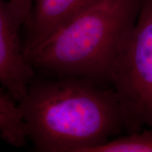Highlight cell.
<instances>
[{
  "mask_svg": "<svg viewBox=\"0 0 152 152\" xmlns=\"http://www.w3.org/2000/svg\"><path fill=\"white\" fill-rule=\"evenodd\" d=\"M142 0H99L56 32L28 62L42 75L107 82Z\"/></svg>",
  "mask_w": 152,
  "mask_h": 152,
  "instance_id": "cell-2",
  "label": "cell"
},
{
  "mask_svg": "<svg viewBox=\"0 0 152 152\" xmlns=\"http://www.w3.org/2000/svg\"><path fill=\"white\" fill-rule=\"evenodd\" d=\"M99 0H35L24 24L23 54L29 59L58 30ZM29 63V62H28Z\"/></svg>",
  "mask_w": 152,
  "mask_h": 152,
  "instance_id": "cell-5",
  "label": "cell"
},
{
  "mask_svg": "<svg viewBox=\"0 0 152 152\" xmlns=\"http://www.w3.org/2000/svg\"><path fill=\"white\" fill-rule=\"evenodd\" d=\"M4 93H7V92L4 90L2 87H0V94H4Z\"/></svg>",
  "mask_w": 152,
  "mask_h": 152,
  "instance_id": "cell-9",
  "label": "cell"
},
{
  "mask_svg": "<svg viewBox=\"0 0 152 152\" xmlns=\"http://www.w3.org/2000/svg\"><path fill=\"white\" fill-rule=\"evenodd\" d=\"M7 3L15 23L20 28L29 18L33 0H9Z\"/></svg>",
  "mask_w": 152,
  "mask_h": 152,
  "instance_id": "cell-8",
  "label": "cell"
},
{
  "mask_svg": "<svg viewBox=\"0 0 152 152\" xmlns=\"http://www.w3.org/2000/svg\"><path fill=\"white\" fill-rule=\"evenodd\" d=\"M0 138L9 145L18 148L22 147L28 139L18 104L8 93L0 94Z\"/></svg>",
  "mask_w": 152,
  "mask_h": 152,
  "instance_id": "cell-6",
  "label": "cell"
},
{
  "mask_svg": "<svg viewBox=\"0 0 152 152\" xmlns=\"http://www.w3.org/2000/svg\"><path fill=\"white\" fill-rule=\"evenodd\" d=\"M37 152H87L124 131L113 90L69 76H34L18 103Z\"/></svg>",
  "mask_w": 152,
  "mask_h": 152,
  "instance_id": "cell-1",
  "label": "cell"
},
{
  "mask_svg": "<svg viewBox=\"0 0 152 152\" xmlns=\"http://www.w3.org/2000/svg\"><path fill=\"white\" fill-rule=\"evenodd\" d=\"M19 30L7 1L0 0V85L17 103L25 97L35 75L23 54Z\"/></svg>",
  "mask_w": 152,
  "mask_h": 152,
  "instance_id": "cell-4",
  "label": "cell"
},
{
  "mask_svg": "<svg viewBox=\"0 0 152 152\" xmlns=\"http://www.w3.org/2000/svg\"><path fill=\"white\" fill-rule=\"evenodd\" d=\"M107 83L116 96L126 134L152 128V0H142L135 26Z\"/></svg>",
  "mask_w": 152,
  "mask_h": 152,
  "instance_id": "cell-3",
  "label": "cell"
},
{
  "mask_svg": "<svg viewBox=\"0 0 152 152\" xmlns=\"http://www.w3.org/2000/svg\"><path fill=\"white\" fill-rule=\"evenodd\" d=\"M87 152H152V128L111 139Z\"/></svg>",
  "mask_w": 152,
  "mask_h": 152,
  "instance_id": "cell-7",
  "label": "cell"
}]
</instances>
